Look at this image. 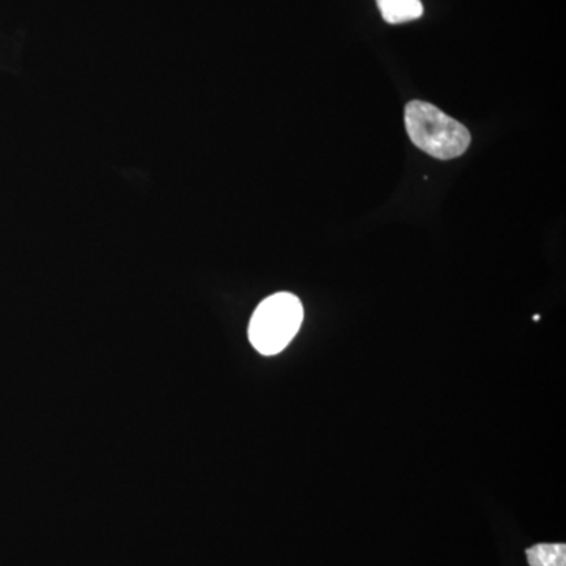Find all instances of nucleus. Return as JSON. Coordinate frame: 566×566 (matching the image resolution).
Returning a JSON list of instances; mask_svg holds the SVG:
<instances>
[{
  "mask_svg": "<svg viewBox=\"0 0 566 566\" xmlns=\"http://www.w3.org/2000/svg\"><path fill=\"white\" fill-rule=\"evenodd\" d=\"M531 566H566V546L564 543L535 545L527 549Z\"/></svg>",
  "mask_w": 566,
  "mask_h": 566,
  "instance_id": "4",
  "label": "nucleus"
},
{
  "mask_svg": "<svg viewBox=\"0 0 566 566\" xmlns=\"http://www.w3.org/2000/svg\"><path fill=\"white\" fill-rule=\"evenodd\" d=\"M405 123L412 144L436 159H455L471 145V133L468 128L433 104L408 103Z\"/></svg>",
  "mask_w": 566,
  "mask_h": 566,
  "instance_id": "1",
  "label": "nucleus"
},
{
  "mask_svg": "<svg viewBox=\"0 0 566 566\" xmlns=\"http://www.w3.org/2000/svg\"><path fill=\"white\" fill-rule=\"evenodd\" d=\"M303 319V304L294 294L275 293L253 312L249 340L263 356H274L282 353L300 333Z\"/></svg>",
  "mask_w": 566,
  "mask_h": 566,
  "instance_id": "2",
  "label": "nucleus"
},
{
  "mask_svg": "<svg viewBox=\"0 0 566 566\" xmlns=\"http://www.w3.org/2000/svg\"><path fill=\"white\" fill-rule=\"evenodd\" d=\"M381 17L389 24H403V22L419 20L423 14L420 0H376Z\"/></svg>",
  "mask_w": 566,
  "mask_h": 566,
  "instance_id": "3",
  "label": "nucleus"
}]
</instances>
